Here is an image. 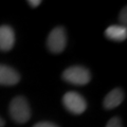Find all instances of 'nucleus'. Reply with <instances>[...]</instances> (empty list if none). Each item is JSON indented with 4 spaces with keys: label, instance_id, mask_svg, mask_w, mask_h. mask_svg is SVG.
I'll return each instance as SVG.
<instances>
[{
    "label": "nucleus",
    "instance_id": "12",
    "mask_svg": "<svg viewBox=\"0 0 127 127\" xmlns=\"http://www.w3.org/2000/svg\"><path fill=\"white\" fill-rule=\"evenodd\" d=\"M28 3H29V5L32 6V7H37L41 3V1L40 0H29Z\"/></svg>",
    "mask_w": 127,
    "mask_h": 127
},
{
    "label": "nucleus",
    "instance_id": "8",
    "mask_svg": "<svg viewBox=\"0 0 127 127\" xmlns=\"http://www.w3.org/2000/svg\"><path fill=\"white\" fill-rule=\"evenodd\" d=\"M105 35L107 38L114 41H123L127 37V28L123 26H110L106 29Z\"/></svg>",
    "mask_w": 127,
    "mask_h": 127
},
{
    "label": "nucleus",
    "instance_id": "10",
    "mask_svg": "<svg viewBox=\"0 0 127 127\" xmlns=\"http://www.w3.org/2000/svg\"><path fill=\"white\" fill-rule=\"evenodd\" d=\"M120 22H121V26L123 27H126L127 25V7L124 6L123 7V10L121 11L120 13Z\"/></svg>",
    "mask_w": 127,
    "mask_h": 127
},
{
    "label": "nucleus",
    "instance_id": "5",
    "mask_svg": "<svg viewBox=\"0 0 127 127\" xmlns=\"http://www.w3.org/2000/svg\"><path fill=\"white\" fill-rule=\"evenodd\" d=\"M20 81V75L10 66L0 65V85L14 86Z\"/></svg>",
    "mask_w": 127,
    "mask_h": 127
},
{
    "label": "nucleus",
    "instance_id": "9",
    "mask_svg": "<svg viewBox=\"0 0 127 127\" xmlns=\"http://www.w3.org/2000/svg\"><path fill=\"white\" fill-rule=\"evenodd\" d=\"M106 127H123L121 119L118 118V117H114L112 119H110V120L108 121V123H107Z\"/></svg>",
    "mask_w": 127,
    "mask_h": 127
},
{
    "label": "nucleus",
    "instance_id": "4",
    "mask_svg": "<svg viewBox=\"0 0 127 127\" xmlns=\"http://www.w3.org/2000/svg\"><path fill=\"white\" fill-rule=\"evenodd\" d=\"M63 104L69 112L73 114H82L87 109V102L79 93L70 91L63 96Z\"/></svg>",
    "mask_w": 127,
    "mask_h": 127
},
{
    "label": "nucleus",
    "instance_id": "7",
    "mask_svg": "<svg viewBox=\"0 0 127 127\" xmlns=\"http://www.w3.org/2000/svg\"><path fill=\"white\" fill-rule=\"evenodd\" d=\"M124 101V92L120 88H114L110 91L108 94H106L103 101V106L106 109H113L122 104Z\"/></svg>",
    "mask_w": 127,
    "mask_h": 127
},
{
    "label": "nucleus",
    "instance_id": "3",
    "mask_svg": "<svg viewBox=\"0 0 127 127\" xmlns=\"http://www.w3.org/2000/svg\"><path fill=\"white\" fill-rule=\"evenodd\" d=\"M67 45V32L65 28L56 27L50 32L47 38V47L54 54L62 53Z\"/></svg>",
    "mask_w": 127,
    "mask_h": 127
},
{
    "label": "nucleus",
    "instance_id": "13",
    "mask_svg": "<svg viewBox=\"0 0 127 127\" xmlns=\"http://www.w3.org/2000/svg\"><path fill=\"white\" fill-rule=\"evenodd\" d=\"M4 124H5V123H4V121H3V119L0 117V127H3V126H4Z\"/></svg>",
    "mask_w": 127,
    "mask_h": 127
},
{
    "label": "nucleus",
    "instance_id": "6",
    "mask_svg": "<svg viewBox=\"0 0 127 127\" xmlns=\"http://www.w3.org/2000/svg\"><path fill=\"white\" fill-rule=\"evenodd\" d=\"M15 43V33L10 26L0 27V51L6 52L14 47Z\"/></svg>",
    "mask_w": 127,
    "mask_h": 127
},
{
    "label": "nucleus",
    "instance_id": "2",
    "mask_svg": "<svg viewBox=\"0 0 127 127\" xmlns=\"http://www.w3.org/2000/svg\"><path fill=\"white\" fill-rule=\"evenodd\" d=\"M63 78L73 85L83 86L88 84L91 79L90 71L82 66H72L66 69L63 73Z\"/></svg>",
    "mask_w": 127,
    "mask_h": 127
},
{
    "label": "nucleus",
    "instance_id": "1",
    "mask_svg": "<svg viewBox=\"0 0 127 127\" xmlns=\"http://www.w3.org/2000/svg\"><path fill=\"white\" fill-rule=\"evenodd\" d=\"M10 116L12 120L18 124H25L31 118V108L25 96H16L10 103Z\"/></svg>",
    "mask_w": 127,
    "mask_h": 127
},
{
    "label": "nucleus",
    "instance_id": "11",
    "mask_svg": "<svg viewBox=\"0 0 127 127\" xmlns=\"http://www.w3.org/2000/svg\"><path fill=\"white\" fill-rule=\"evenodd\" d=\"M33 127H58L56 124H54V123L52 122H46V121H43V122H38L36 123Z\"/></svg>",
    "mask_w": 127,
    "mask_h": 127
}]
</instances>
